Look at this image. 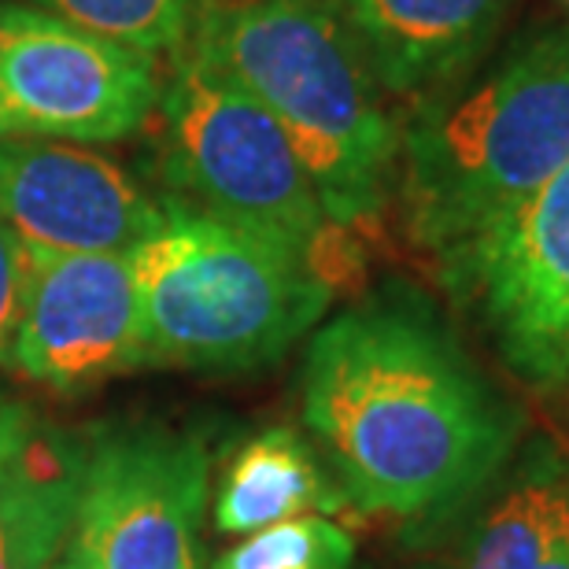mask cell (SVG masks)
Segmentation results:
<instances>
[{"label": "cell", "instance_id": "7a4b0ae2", "mask_svg": "<svg viewBox=\"0 0 569 569\" xmlns=\"http://www.w3.org/2000/svg\"><path fill=\"white\" fill-rule=\"evenodd\" d=\"M189 41L278 119L329 222L348 237L378 230L400 127L337 0L208 4Z\"/></svg>", "mask_w": 569, "mask_h": 569}, {"label": "cell", "instance_id": "5b68a950", "mask_svg": "<svg viewBox=\"0 0 569 569\" xmlns=\"http://www.w3.org/2000/svg\"><path fill=\"white\" fill-rule=\"evenodd\" d=\"M174 56L156 108L167 186L192 208L303 256L337 289L351 278L356 244L329 222L289 133L192 41Z\"/></svg>", "mask_w": 569, "mask_h": 569}, {"label": "cell", "instance_id": "2e32d148", "mask_svg": "<svg viewBox=\"0 0 569 569\" xmlns=\"http://www.w3.org/2000/svg\"><path fill=\"white\" fill-rule=\"evenodd\" d=\"M356 540L329 518H292L259 529L222 555L214 569H351Z\"/></svg>", "mask_w": 569, "mask_h": 569}, {"label": "cell", "instance_id": "8992f818", "mask_svg": "<svg viewBox=\"0 0 569 569\" xmlns=\"http://www.w3.org/2000/svg\"><path fill=\"white\" fill-rule=\"evenodd\" d=\"M432 263L510 378L569 392V163Z\"/></svg>", "mask_w": 569, "mask_h": 569}, {"label": "cell", "instance_id": "ffe728a7", "mask_svg": "<svg viewBox=\"0 0 569 569\" xmlns=\"http://www.w3.org/2000/svg\"><path fill=\"white\" fill-rule=\"evenodd\" d=\"M60 569H71V566H60Z\"/></svg>", "mask_w": 569, "mask_h": 569}, {"label": "cell", "instance_id": "6da1fadb", "mask_svg": "<svg viewBox=\"0 0 569 569\" xmlns=\"http://www.w3.org/2000/svg\"><path fill=\"white\" fill-rule=\"evenodd\" d=\"M303 426L362 515L448 518L521 443L526 418L407 284L351 303L307 345Z\"/></svg>", "mask_w": 569, "mask_h": 569}, {"label": "cell", "instance_id": "9c48e42d", "mask_svg": "<svg viewBox=\"0 0 569 569\" xmlns=\"http://www.w3.org/2000/svg\"><path fill=\"white\" fill-rule=\"evenodd\" d=\"M11 367L52 392H89L144 367L130 252L30 248Z\"/></svg>", "mask_w": 569, "mask_h": 569}, {"label": "cell", "instance_id": "8fae6325", "mask_svg": "<svg viewBox=\"0 0 569 569\" xmlns=\"http://www.w3.org/2000/svg\"><path fill=\"white\" fill-rule=\"evenodd\" d=\"M448 518L459 526L429 569H569V451L521 440Z\"/></svg>", "mask_w": 569, "mask_h": 569}, {"label": "cell", "instance_id": "ba28073f", "mask_svg": "<svg viewBox=\"0 0 569 569\" xmlns=\"http://www.w3.org/2000/svg\"><path fill=\"white\" fill-rule=\"evenodd\" d=\"M156 60L41 8H0V138L111 144L156 116Z\"/></svg>", "mask_w": 569, "mask_h": 569}, {"label": "cell", "instance_id": "277c9868", "mask_svg": "<svg viewBox=\"0 0 569 569\" xmlns=\"http://www.w3.org/2000/svg\"><path fill=\"white\" fill-rule=\"evenodd\" d=\"M163 222L130 252L144 367L248 373L322 322L333 284L284 244L167 197Z\"/></svg>", "mask_w": 569, "mask_h": 569}, {"label": "cell", "instance_id": "e0dca14e", "mask_svg": "<svg viewBox=\"0 0 569 569\" xmlns=\"http://www.w3.org/2000/svg\"><path fill=\"white\" fill-rule=\"evenodd\" d=\"M30 244L11 230L0 214V367H11V345L22 311V281H27Z\"/></svg>", "mask_w": 569, "mask_h": 569}, {"label": "cell", "instance_id": "4fadbf2b", "mask_svg": "<svg viewBox=\"0 0 569 569\" xmlns=\"http://www.w3.org/2000/svg\"><path fill=\"white\" fill-rule=\"evenodd\" d=\"M348 507L315 448L289 426L256 432L226 466L214 496V526L226 537H252L292 518H329Z\"/></svg>", "mask_w": 569, "mask_h": 569}, {"label": "cell", "instance_id": "9a60e30c", "mask_svg": "<svg viewBox=\"0 0 569 569\" xmlns=\"http://www.w3.org/2000/svg\"><path fill=\"white\" fill-rule=\"evenodd\" d=\"M38 4L78 30L127 44L152 60L186 49L203 8L200 0H38Z\"/></svg>", "mask_w": 569, "mask_h": 569}, {"label": "cell", "instance_id": "7c38bea8", "mask_svg": "<svg viewBox=\"0 0 569 569\" xmlns=\"http://www.w3.org/2000/svg\"><path fill=\"white\" fill-rule=\"evenodd\" d=\"M515 0H337L385 93L426 100L462 82Z\"/></svg>", "mask_w": 569, "mask_h": 569}, {"label": "cell", "instance_id": "30bf717a", "mask_svg": "<svg viewBox=\"0 0 569 569\" xmlns=\"http://www.w3.org/2000/svg\"><path fill=\"white\" fill-rule=\"evenodd\" d=\"M0 214L41 252H133L163 203L93 148L0 138Z\"/></svg>", "mask_w": 569, "mask_h": 569}, {"label": "cell", "instance_id": "5bb4252c", "mask_svg": "<svg viewBox=\"0 0 569 569\" xmlns=\"http://www.w3.org/2000/svg\"><path fill=\"white\" fill-rule=\"evenodd\" d=\"M82 485V448L60 432H33L0 481V569H44L63 540Z\"/></svg>", "mask_w": 569, "mask_h": 569}, {"label": "cell", "instance_id": "52a82bcc", "mask_svg": "<svg viewBox=\"0 0 569 569\" xmlns=\"http://www.w3.org/2000/svg\"><path fill=\"white\" fill-rule=\"evenodd\" d=\"M208 451L163 426L111 429L82 451L71 569H200Z\"/></svg>", "mask_w": 569, "mask_h": 569}, {"label": "cell", "instance_id": "ac0fdd59", "mask_svg": "<svg viewBox=\"0 0 569 569\" xmlns=\"http://www.w3.org/2000/svg\"><path fill=\"white\" fill-rule=\"evenodd\" d=\"M33 411L19 400H4L0 396V481L8 477L11 466L19 462V455L27 451L33 440Z\"/></svg>", "mask_w": 569, "mask_h": 569}, {"label": "cell", "instance_id": "d6986e66", "mask_svg": "<svg viewBox=\"0 0 569 569\" xmlns=\"http://www.w3.org/2000/svg\"><path fill=\"white\" fill-rule=\"evenodd\" d=\"M562 4H566V8H569V0H562Z\"/></svg>", "mask_w": 569, "mask_h": 569}, {"label": "cell", "instance_id": "3957f363", "mask_svg": "<svg viewBox=\"0 0 569 569\" xmlns=\"http://www.w3.org/2000/svg\"><path fill=\"white\" fill-rule=\"evenodd\" d=\"M569 163V30L532 33L492 71L418 100L400 130L407 237L437 259Z\"/></svg>", "mask_w": 569, "mask_h": 569}]
</instances>
